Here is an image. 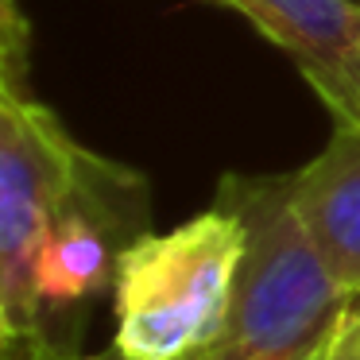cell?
Here are the masks:
<instances>
[{
  "mask_svg": "<svg viewBox=\"0 0 360 360\" xmlns=\"http://www.w3.org/2000/svg\"><path fill=\"white\" fill-rule=\"evenodd\" d=\"M213 205L240 217L244 259L210 360H326L352 302L298 217L295 171H229Z\"/></svg>",
  "mask_w": 360,
  "mask_h": 360,
  "instance_id": "1",
  "label": "cell"
},
{
  "mask_svg": "<svg viewBox=\"0 0 360 360\" xmlns=\"http://www.w3.org/2000/svg\"><path fill=\"white\" fill-rule=\"evenodd\" d=\"M97 360H124V356H117V352H105V356H97ZM179 360H210V352H190V356H179Z\"/></svg>",
  "mask_w": 360,
  "mask_h": 360,
  "instance_id": "9",
  "label": "cell"
},
{
  "mask_svg": "<svg viewBox=\"0 0 360 360\" xmlns=\"http://www.w3.org/2000/svg\"><path fill=\"white\" fill-rule=\"evenodd\" d=\"M295 205L333 279L360 306V124H337L326 148L295 171Z\"/></svg>",
  "mask_w": 360,
  "mask_h": 360,
  "instance_id": "6",
  "label": "cell"
},
{
  "mask_svg": "<svg viewBox=\"0 0 360 360\" xmlns=\"http://www.w3.org/2000/svg\"><path fill=\"white\" fill-rule=\"evenodd\" d=\"M240 259L244 225L221 205L171 233H143L120 252L109 349L124 360L210 352L229 321Z\"/></svg>",
  "mask_w": 360,
  "mask_h": 360,
  "instance_id": "2",
  "label": "cell"
},
{
  "mask_svg": "<svg viewBox=\"0 0 360 360\" xmlns=\"http://www.w3.org/2000/svg\"><path fill=\"white\" fill-rule=\"evenodd\" d=\"M94 151L82 148L66 124L20 94L0 89V337L35 341V259L55 217L74 198Z\"/></svg>",
  "mask_w": 360,
  "mask_h": 360,
  "instance_id": "3",
  "label": "cell"
},
{
  "mask_svg": "<svg viewBox=\"0 0 360 360\" xmlns=\"http://www.w3.org/2000/svg\"><path fill=\"white\" fill-rule=\"evenodd\" d=\"M264 32L329 109L360 124V4L356 0H213Z\"/></svg>",
  "mask_w": 360,
  "mask_h": 360,
  "instance_id": "5",
  "label": "cell"
},
{
  "mask_svg": "<svg viewBox=\"0 0 360 360\" xmlns=\"http://www.w3.org/2000/svg\"><path fill=\"white\" fill-rule=\"evenodd\" d=\"M143 233H151L148 179L94 151L78 190L55 217L35 259V341H47L58 352H78L89 302L112 295L120 252Z\"/></svg>",
  "mask_w": 360,
  "mask_h": 360,
  "instance_id": "4",
  "label": "cell"
},
{
  "mask_svg": "<svg viewBox=\"0 0 360 360\" xmlns=\"http://www.w3.org/2000/svg\"><path fill=\"white\" fill-rule=\"evenodd\" d=\"M326 360H360V306H352L345 326L337 329L333 345H329Z\"/></svg>",
  "mask_w": 360,
  "mask_h": 360,
  "instance_id": "8",
  "label": "cell"
},
{
  "mask_svg": "<svg viewBox=\"0 0 360 360\" xmlns=\"http://www.w3.org/2000/svg\"><path fill=\"white\" fill-rule=\"evenodd\" d=\"M0 360H97L82 356V352H58L47 341H4V356Z\"/></svg>",
  "mask_w": 360,
  "mask_h": 360,
  "instance_id": "7",
  "label": "cell"
}]
</instances>
